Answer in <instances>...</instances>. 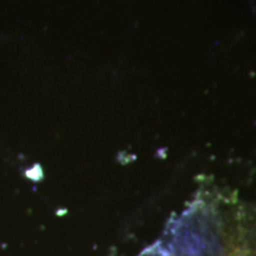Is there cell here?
<instances>
[{
    "label": "cell",
    "mask_w": 256,
    "mask_h": 256,
    "mask_svg": "<svg viewBox=\"0 0 256 256\" xmlns=\"http://www.w3.org/2000/svg\"><path fill=\"white\" fill-rule=\"evenodd\" d=\"M160 238L185 256H256V208L220 191H202Z\"/></svg>",
    "instance_id": "6da1fadb"
},
{
    "label": "cell",
    "mask_w": 256,
    "mask_h": 256,
    "mask_svg": "<svg viewBox=\"0 0 256 256\" xmlns=\"http://www.w3.org/2000/svg\"><path fill=\"white\" fill-rule=\"evenodd\" d=\"M136 256H185L165 242L162 238L156 240L151 246L142 249Z\"/></svg>",
    "instance_id": "7a4b0ae2"
}]
</instances>
